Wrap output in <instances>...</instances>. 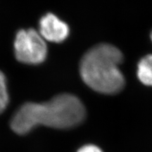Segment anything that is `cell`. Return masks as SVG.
Instances as JSON below:
<instances>
[{"label":"cell","instance_id":"ba28073f","mask_svg":"<svg viewBox=\"0 0 152 152\" xmlns=\"http://www.w3.org/2000/svg\"><path fill=\"white\" fill-rule=\"evenodd\" d=\"M151 41H152V33H151Z\"/></svg>","mask_w":152,"mask_h":152},{"label":"cell","instance_id":"277c9868","mask_svg":"<svg viewBox=\"0 0 152 152\" xmlns=\"http://www.w3.org/2000/svg\"><path fill=\"white\" fill-rule=\"evenodd\" d=\"M39 33L45 40L61 43L69 35V27L52 13L44 15L39 22Z\"/></svg>","mask_w":152,"mask_h":152},{"label":"cell","instance_id":"6da1fadb","mask_svg":"<svg viewBox=\"0 0 152 152\" xmlns=\"http://www.w3.org/2000/svg\"><path fill=\"white\" fill-rule=\"evenodd\" d=\"M86 111L77 96L64 93L42 103L28 102L14 114L10 125L18 134H26L37 125L69 129L83 123Z\"/></svg>","mask_w":152,"mask_h":152},{"label":"cell","instance_id":"52a82bcc","mask_svg":"<svg viewBox=\"0 0 152 152\" xmlns=\"http://www.w3.org/2000/svg\"><path fill=\"white\" fill-rule=\"evenodd\" d=\"M77 152H103L102 149L97 146L93 145V144H87L82 147Z\"/></svg>","mask_w":152,"mask_h":152},{"label":"cell","instance_id":"3957f363","mask_svg":"<svg viewBox=\"0 0 152 152\" xmlns=\"http://www.w3.org/2000/svg\"><path fill=\"white\" fill-rule=\"evenodd\" d=\"M14 47L16 59L23 64L37 65L47 58V47L45 39L33 28L18 30Z\"/></svg>","mask_w":152,"mask_h":152},{"label":"cell","instance_id":"5b68a950","mask_svg":"<svg viewBox=\"0 0 152 152\" xmlns=\"http://www.w3.org/2000/svg\"><path fill=\"white\" fill-rule=\"evenodd\" d=\"M137 77L144 85L152 87V54L147 55L140 61Z\"/></svg>","mask_w":152,"mask_h":152},{"label":"cell","instance_id":"8992f818","mask_svg":"<svg viewBox=\"0 0 152 152\" xmlns=\"http://www.w3.org/2000/svg\"><path fill=\"white\" fill-rule=\"evenodd\" d=\"M9 101L7 78L4 74L0 71V113L7 109Z\"/></svg>","mask_w":152,"mask_h":152},{"label":"cell","instance_id":"7a4b0ae2","mask_svg":"<svg viewBox=\"0 0 152 152\" xmlns=\"http://www.w3.org/2000/svg\"><path fill=\"white\" fill-rule=\"evenodd\" d=\"M123 61V54L113 45L105 43L95 45L80 60L82 79L99 93L117 94L125 86V77L119 68Z\"/></svg>","mask_w":152,"mask_h":152}]
</instances>
